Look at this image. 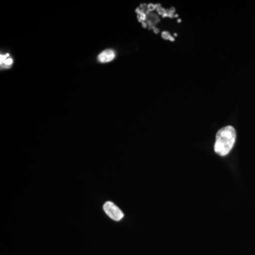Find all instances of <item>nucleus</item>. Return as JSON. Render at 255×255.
<instances>
[{
    "mask_svg": "<svg viewBox=\"0 0 255 255\" xmlns=\"http://www.w3.org/2000/svg\"><path fill=\"white\" fill-rule=\"evenodd\" d=\"M236 130L232 126H227L220 129L216 133L214 150L220 156L228 155L236 141Z\"/></svg>",
    "mask_w": 255,
    "mask_h": 255,
    "instance_id": "obj_1",
    "label": "nucleus"
},
{
    "mask_svg": "<svg viewBox=\"0 0 255 255\" xmlns=\"http://www.w3.org/2000/svg\"><path fill=\"white\" fill-rule=\"evenodd\" d=\"M105 214L114 221H119L123 219L124 214L122 210L118 206L114 204L112 201H107L103 206Z\"/></svg>",
    "mask_w": 255,
    "mask_h": 255,
    "instance_id": "obj_2",
    "label": "nucleus"
},
{
    "mask_svg": "<svg viewBox=\"0 0 255 255\" xmlns=\"http://www.w3.org/2000/svg\"><path fill=\"white\" fill-rule=\"evenodd\" d=\"M115 58V53L114 50H107L101 53L98 57L99 61L101 63H109Z\"/></svg>",
    "mask_w": 255,
    "mask_h": 255,
    "instance_id": "obj_3",
    "label": "nucleus"
},
{
    "mask_svg": "<svg viewBox=\"0 0 255 255\" xmlns=\"http://www.w3.org/2000/svg\"><path fill=\"white\" fill-rule=\"evenodd\" d=\"M13 63V60L9 58V54L6 55H1V65L4 67H9Z\"/></svg>",
    "mask_w": 255,
    "mask_h": 255,
    "instance_id": "obj_4",
    "label": "nucleus"
}]
</instances>
